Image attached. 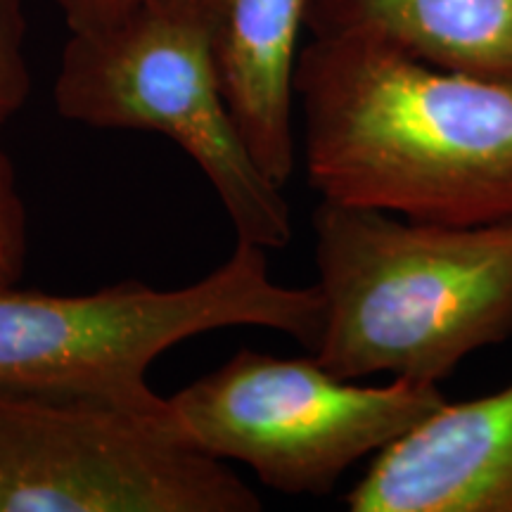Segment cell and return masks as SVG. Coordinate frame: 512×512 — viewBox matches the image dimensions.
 Listing matches in <instances>:
<instances>
[{"label": "cell", "mask_w": 512, "mask_h": 512, "mask_svg": "<svg viewBox=\"0 0 512 512\" xmlns=\"http://www.w3.org/2000/svg\"><path fill=\"white\" fill-rule=\"evenodd\" d=\"M294 98L320 200L446 226L512 219V81L311 36Z\"/></svg>", "instance_id": "1"}, {"label": "cell", "mask_w": 512, "mask_h": 512, "mask_svg": "<svg viewBox=\"0 0 512 512\" xmlns=\"http://www.w3.org/2000/svg\"><path fill=\"white\" fill-rule=\"evenodd\" d=\"M320 335L342 380L439 384L512 337V219L446 226L320 200L313 211Z\"/></svg>", "instance_id": "2"}, {"label": "cell", "mask_w": 512, "mask_h": 512, "mask_svg": "<svg viewBox=\"0 0 512 512\" xmlns=\"http://www.w3.org/2000/svg\"><path fill=\"white\" fill-rule=\"evenodd\" d=\"M318 287L275 283L266 249L238 240L226 264L181 290L124 280L91 294L0 290V394L88 401L164 415L147 373L183 339L238 325L268 328L313 351Z\"/></svg>", "instance_id": "3"}, {"label": "cell", "mask_w": 512, "mask_h": 512, "mask_svg": "<svg viewBox=\"0 0 512 512\" xmlns=\"http://www.w3.org/2000/svg\"><path fill=\"white\" fill-rule=\"evenodd\" d=\"M60 117L171 138L207 181L238 240L280 249L292 211L230 117L200 0H145L110 29L72 34L55 79Z\"/></svg>", "instance_id": "4"}, {"label": "cell", "mask_w": 512, "mask_h": 512, "mask_svg": "<svg viewBox=\"0 0 512 512\" xmlns=\"http://www.w3.org/2000/svg\"><path fill=\"white\" fill-rule=\"evenodd\" d=\"M169 403L188 439L209 456L247 465L280 494L325 496L446 399L439 384L361 387L313 356L240 349Z\"/></svg>", "instance_id": "5"}, {"label": "cell", "mask_w": 512, "mask_h": 512, "mask_svg": "<svg viewBox=\"0 0 512 512\" xmlns=\"http://www.w3.org/2000/svg\"><path fill=\"white\" fill-rule=\"evenodd\" d=\"M226 460L164 415L0 394V512H259Z\"/></svg>", "instance_id": "6"}, {"label": "cell", "mask_w": 512, "mask_h": 512, "mask_svg": "<svg viewBox=\"0 0 512 512\" xmlns=\"http://www.w3.org/2000/svg\"><path fill=\"white\" fill-rule=\"evenodd\" d=\"M344 505L351 512H512V384L439 406L373 456Z\"/></svg>", "instance_id": "7"}, {"label": "cell", "mask_w": 512, "mask_h": 512, "mask_svg": "<svg viewBox=\"0 0 512 512\" xmlns=\"http://www.w3.org/2000/svg\"><path fill=\"white\" fill-rule=\"evenodd\" d=\"M221 93L247 150L285 188L297 164L294 72L311 0H200Z\"/></svg>", "instance_id": "8"}, {"label": "cell", "mask_w": 512, "mask_h": 512, "mask_svg": "<svg viewBox=\"0 0 512 512\" xmlns=\"http://www.w3.org/2000/svg\"><path fill=\"white\" fill-rule=\"evenodd\" d=\"M313 38H368L484 79L512 81V0H311Z\"/></svg>", "instance_id": "9"}, {"label": "cell", "mask_w": 512, "mask_h": 512, "mask_svg": "<svg viewBox=\"0 0 512 512\" xmlns=\"http://www.w3.org/2000/svg\"><path fill=\"white\" fill-rule=\"evenodd\" d=\"M27 17L22 0H0V124L24 107L31 91V74L24 55Z\"/></svg>", "instance_id": "10"}, {"label": "cell", "mask_w": 512, "mask_h": 512, "mask_svg": "<svg viewBox=\"0 0 512 512\" xmlns=\"http://www.w3.org/2000/svg\"><path fill=\"white\" fill-rule=\"evenodd\" d=\"M24 264H27V209L17 188L15 164L5 152L0 136V290L19 283Z\"/></svg>", "instance_id": "11"}, {"label": "cell", "mask_w": 512, "mask_h": 512, "mask_svg": "<svg viewBox=\"0 0 512 512\" xmlns=\"http://www.w3.org/2000/svg\"><path fill=\"white\" fill-rule=\"evenodd\" d=\"M72 34L110 29L131 15L145 0H55Z\"/></svg>", "instance_id": "12"}]
</instances>
